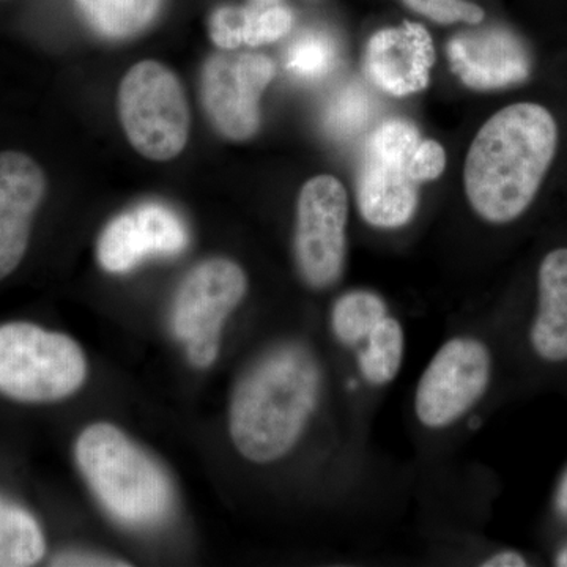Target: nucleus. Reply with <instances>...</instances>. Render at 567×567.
Listing matches in <instances>:
<instances>
[{
    "label": "nucleus",
    "mask_w": 567,
    "mask_h": 567,
    "mask_svg": "<svg viewBox=\"0 0 567 567\" xmlns=\"http://www.w3.org/2000/svg\"><path fill=\"white\" fill-rule=\"evenodd\" d=\"M491 377V352L483 342L451 339L440 347L417 383V420L429 429L456 423L486 393Z\"/></svg>",
    "instance_id": "9"
},
{
    "label": "nucleus",
    "mask_w": 567,
    "mask_h": 567,
    "mask_svg": "<svg viewBox=\"0 0 567 567\" xmlns=\"http://www.w3.org/2000/svg\"><path fill=\"white\" fill-rule=\"evenodd\" d=\"M446 166V152L440 142L423 140L417 145L409 164V175L413 182L424 183L436 181Z\"/></svg>",
    "instance_id": "25"
},
{
    "label": "nucleus",
    "mask_w": 567,
    "mask_h": 567,
    "mask_svg": "<svg viewBox=\"0 0 567 567\" xmlns=\"http://www.w3.org/2000/svg\"><path fill=\"white\" fill-rule=\"evenodd\" d=\"M446 54L453 73L473 91L513 87L532 74L527 47L505 28L457 33L447 43Z\"/></svg>",
    "instance_id": "11"
},
{
    "label": "nucleus",
    "mask_w": 567,
    "mask_h": 567,
    "mask_svg": "<svg viewBox=\"0 0 567 567\" xmlns=\"http://www.w3.org/2000/svg\"><path fill=\"white\" fill-rule=\"evenodd\" d=\"M388 316L383 298L369 290H352L339 298L331 312V327L347 347L363 344L375 324Z\"/></svg>",
    "instance_id": "20"
},
{
    "label": "nucleus",
    "mask_w": 567,
    "mask_h": 567,
    "mask_svg": "<svg viewBox=\"0 0 567 567\" xmlns=\"http://www.w3.org/2000/svg\"><path fill=\"white\" fill-rule=\"evenodd\" d=\"M47 186V175L28 153L0 152V216L32 218Z\"/></svg>",
    "instance_id": "16"
},
{
    "label": "nucleus",
    "mask_w": 567,
    "mask_h": 567,
    "mask_svg": "<svg viewBox=\"0 0 567 567\" xmlns=\"http://www.w3.org/2000/svg\"><path fill=\"white\" fill-rule=\"evenodd\" d=\"M404 3L409 9L439 24L464 22V24L477 25L486 18L483 7L470 0H404Z\"/></svg>",
    "instance_id": "24"
},
{
    "label": "nucleus",
    "mask_w": 567,
    "mask_h": 567,
    "mask_svg": "<svg viewBox=\"0 0 567 567\" xmlns=\"http://www.w3.org/2000/svg\"><path fill=\"white\" fill-rule=\"evenodd\" d=\"M539 308L532 327V346L543 360H567V248L544 257L537 275Z\"/></svg>",
    "instance_id": "14"
},
{
    "label": "nucleus",
    "mask_w": 567,
    "mask_h": 567,
    "mask_svg": "<svg viewBox=\"0 0 567 567\" xmlns=\"http://www.w3.org/2000/svg\"><path fill=\"white\" fill-rule=\"evenodd\" d=\"M434 63V41L417 22L382 29L365 44L364 73L377 89L398 99L424 91Z\"/></svg>",
    "instance_id": "12"
},
{
    "label": "nucleus",
    "mask_w": 567,
    "mask_h": 567,
    "mask_svg": "<svg viewBox=\"0 0 567 567\" xmlns=\"http://www.w3.org/2000/svg\"><path fill=\"white\" fill-rule=\"evenodd\" d=\"M292 10L276 0H259L249 7H219L208 21L210 39L219 50L234 51L275 43L290 32Z\"/></svg>",
    "instance_id": "15"
},
{
    "label": "nucleus",
    "mask_w": 567,
    "mask_h": 567,
    "mask_svg": "<svg viewBox=\"0 0 567 567\" xmlns=\"http://www.w3.org/2000/svg\"><path fill=\"white\" fill-rule=\"evenodd\" d=\"M484 567H525L527 566V561L522 555L516 554V551H502V554H496L494 557L487 559L486 563H483Z\"/></svg>",
    "instance_id": "27"
},
{
    "label": "nucleus",
    "mask_w": 567,
    "mask_h": 567,
    "mask_svg": "<svg viewBox=\"0 0 567 567\" xmlns=\"http://www.w3.org/2000/svg\"><path fill=\"white\" fill-rule=\"evenodd\" d=\"M248 278L229 259H210L194 267L175 293L171 324L185 342L194 368H210L219 353L224 320L244 300Z\"/></svg>",
    "instance_id": "6"
},
{
    "label": "nucleus",
    "mask_w": 567,
    "mask_h": 567,
    "mask_svg": "<svg viewBox=\"0 0 567 567\" xmlns=\"http://www.w3.org/2000/svg\"><path fill=\"white\" fill-rule=\"evenodd\" d=\"M32 218L20 216H0V281L13 274L25 252L31 240Z\"/></svg>",
    "instance_id": "23"
},
{
    "label": "nucleus",
    "mask_w": 567,
    "mask_h": 567,
    "mask_svg": "<svg viewBox=\"0 0 567 567\" xmlns=\"http://www.w3.org/2000/svg\"><path fill=\"white\" fill-rule=\"evenodd\" d=\"M118 115L134 151L152 162H169L188 142V100L177 74L163 63L140 62L125 74Z\"/></svg>",
    "instance_id": "5"
},
{
    "label": "nucleus",
    "mask_w": 567,
    "mask_h": 567,
    "mask_svg": "<svg viewBox=\"0 0 567 567\" xmlns=\"http://www.w3.org/2000/svg\"><path fill=\"white\" fill-rule=\"evenodd\" d=\"M320 369L300 346L265 353L241 375L230 402V439L254 464L286 456L303 434L319 401Z\"/></svg>",
    "instance_id": "2"
},
{
    "label": "nucleus",
    "mask_w": 567,
    "mask_h": 567,
    "mask_svg": "<svg viewBox=\"0 0 567 567\" xmlns=\"http://www.w3.org/2000/svg\"><path fill=\"white\" fill-rule=\"evenodd\" d=\"M275 73V62L267 55H212L200 74V96L216 132L230 141L251 140L262 123L260 99Z\"/></svg>",
    "instance_id": "8"
},
{
    "label": "nucleus",
    "mask_w": 567,
    "mask_h": 567,
    "mask_svg": "<svg viewBox=\"0 0 567 567\" xmlns=\"http://www.w3.org/2000/svg\"><path fill=\"white\" fill-rule=\"evenodd\" d=\"M557 506L559 513L567 517V472L566 475L563 476L561 484H559L558 487Z\"/></svg>",
    "instance_id": "28"
},
{
    "label": "nucleus",
    "mask_w": 567,
    "mask_h": 567,
    "mask_svg": "<svg viewBox=\"0 0 567 567\" xmlns=\"http://www.w3.org/2000/svg\"><path fill=\"white\" fill-rule=\"evenodd\" d=\"M52 566H128V563L121 561L110 557H102V555L91 554H65L61 557L52 559Z\"/></svg>",
    "instance_id": "26"
},
{
    "label": "nucleus",
    "mask_w": 567,
    "mask_h": 567,
    "mask_svg": "<svg viewBox=\"0 0 567 567\" xmlns=\"http://www.w3.org/2000/svg\"><path fill=\"white\" fill-rule=\"evenodd\" d=\"M358 365L365 382L374 386L393 382L404 361L405 338L402 324L386 316L364 339Z\"/></svg>",
    "instance_id": "19"
},
{
    "label": "nucleus",
    "mask_w": 567,
    "mask_h": 567,
    "mask_svg": "<svg viewBox=\"0 0 567 567\" xmlns=\"http://www.w3.org/2000/svg\"><path fill=\"white\" fill-rule=\"evenodd\" d=\"M358 210L379 229H399L416 215L417 183L401 164L364 153L357 181Z\"/></svg>",
    "instance_id": "13"
},
{
    "label": "nucleus",
    "mask_w": 567,
    "mask_h": 567,
    "mask_svg": "<svg viewBox=\"0 0 567 567\" xmlns=\"http://www.w3.org/2000/svg\"><path fill=\"white\" fill-rule=\"evenodd\" d=\"M76 464L104 509L126 527L162 525L174 506V491L162 466L121 429L89 425L78 439Z\"/></svg>",
    "instance_id": "3"
},
{
    "label": "nucleus",
    "mask_w": 567,
    "mask_h": 567,
    "mask_svg": "<svg viewBox=\"0 0 567 567\" xmlns=\"http://www.w3.org/2000/svg\"><path fill=\"white\" fill-rule=\"evenodd\" d=\"M47 540L39 522L22 509L0 498V567H28L44 557Z\"/></svg>",
    "instance_id": "18"
},
{
    "label": "nucleus",
    "mask_w": 567,
    "mask_h": 567,
    "mask_svg": "<svg viewBox=\"0 0 567 567\" xmlns=\"http://www.w3.org/2000/svg\"><path fill=\"white\" fill-rule=\"evenodd\" d=\"M338 62L334 41L323 33H308L287 52V69L301 80H322Z\"/></svg>",
    "instance_id": "21"
},
{
    "label": "nucleus",
    "mask_w": 567,
    "mask_h": 567,
    "mask_svg": "<svg viewBox=\"0 0 567 567\" xmlns=\"http://www.w3.org/2000/svg\"><path fill=\"white\" fill-rule=\"evenodd\" d=\"M85 21L100 35L122 40L144 31L162 7V0H74Z\"/></svg>",
    "instance_id": "17"
},
{
    "label": "nucleus",
    "mask_w": 567,
    "mask_h": 567,
    "mask_svg": "<svg viewBox=\"0 0 567 567\" xmlns=\"http://www.w3.org/2000/svg\"><path fill=\"white\" fill-rule=\"evenodd\" d=\"M369 118L368 95L357 85L339 92L327 111V128L338 137H350L364 128Z\"/></svg>",
    "instance_id": "22"
},
{
    "label": "nucleus",
    "mask_w": 567,
    "mask_h": 567,
    "mask_svg": "<svg viewBox=\"0 0 567 567\" xmlns=\"http://www.w3.org/2000/svg\"><path fill=\"white\" fill-rule=\"evenodd\" d=\"M557 566L567 567V547L565 548V550L561 551V554L558 555Z\"/></svg>",
    "instance_id": "29"
},
{
    "label": "nucleus",
    "mask_w": 567,
    "mask_h": 567,
    "mask_svg": "<svg viewBox=\"0 0 567 567\" xmlns=\"http://www.w3.org/2000/svg\"><path fill=\"white\" fill-rule=\"evenodd\" d=\"M558 148V125L537 103L496 112L470 145L464 167L468 203L484 221H516L536 199Z\"/></svg>",
    "instance_id": "1"
},
{
    "label": "nucleus",
    "mask_w": 567,
    "mask_h": 567,
    "mask_svg": "<svg viewBox=\"0 0 567 567\" xmlns=\"http://www.w3.org/2000/svg\"><path fill=\"white\" fill-rule=\"evenodd\" d=\"M349 194L333 175H317L301 188L295 226V260L312 289L334 286L344 271Z\"/></svg>",
    "instance_id": "7"
},
{
    "label": "nucleus",
    "mask_w": 567,
    "mask_h": 567,
    "mask_svg": "<svg viewBox=\"0 0 567 567\" xmlns=\"http://www.w3.org/2000/svg\"><path fill=\"white\" fill-rule=\"evenodd\" d=\"M188 245L181 216L162 204H142L112 219L100 235L96 256L110 274H128L152 256H175Z\"/></svg>",
    "instance_id": "10"
},
{
    "label": "nucleus",
    "mask_w": 567,
    "mask_h": 567,
    "mask_svg": "<svg viewBox=\"0 0 567 567\" xmlns=\"http://www.w3.org/2000/svg\"><path fill=\"white\" fill-rule=\"evenodd\" d=\"M87 377L81 347L37 324L0 327V394L29 404L58 402L76 393Z\"/></svg>",
    "instance_id": "4"
}]
</instances>
